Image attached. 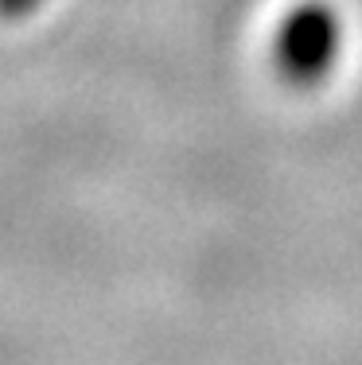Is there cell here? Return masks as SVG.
I'll list each match as a JSON object with an SVG mask.
<instances>
[{
    "label": "cell",
    "mask_w": 362,
    "mask_h": 365,
    "mask_svg": "<svg viewBox=\"0 0 362 365\" xmlns=\"http://www.w3.org/2000/svg\"><path fill=\"white\" fill-rule=\"evenodd\" d=\"M343 43H347V28H343V16L335 12V4L296 0L292 8L281 12L269 51H273V66L284 82L320 86L339 66Z\"/></svg>",
    "instance_id": "6da1fadb"
}]
</instances>
